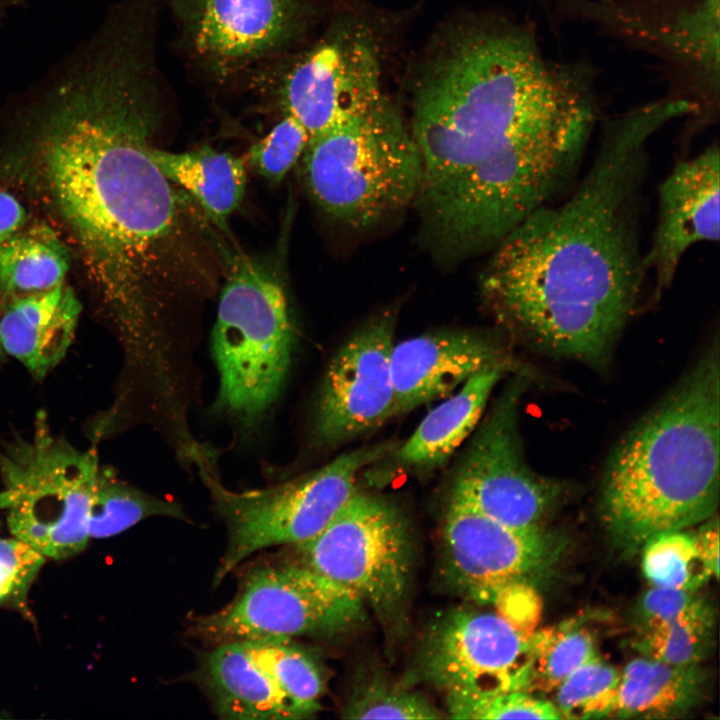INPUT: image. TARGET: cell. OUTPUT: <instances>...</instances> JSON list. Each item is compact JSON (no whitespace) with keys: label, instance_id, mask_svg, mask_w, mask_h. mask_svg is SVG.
<instances>
[{"label":"cell","instance_id":"cell-4","mask_svg":"<svg viewBox=\"0 0 720 720\" xmlns=\"http://www.w3.org/2000/svg\"><path fill=\"white\" fill-rule=\"evenodd\" d=\"M718 338L694 367L627 432L601 484L600 515L625 553L653 536L708 520L719 502Z\"/></svg>","mask_w":720,"mask_h":720},{"label":"cell","instance_id":"cell-29","mask_svg":"<svg viewBox=\"0 0 720 720\" xmlns=\"http://www.w3.org/2000/svg\"><path fill=\"white\" fill-rule=\"evenodd\" d=\"M642 569L652 586L697 591L711 577L697 546L695 532L667 531L642 547Z\"/></svg>","mask_w":720,"mask_h":720},{"label":"cell","instance_id":"cell-2","mask_svg":"<svg viewBox=\"0 0 720 720\" xmlns=\"http://www.w3.org/2000/svg\"><path fill=\"white\" fill-rule=\"evenodd\" d=\"M677 115L661 97L610 119L568 198L534 211L494 248L483 296L527 344L594 367L610 359L648 273L638 231L647 144Z\"/></svg>","mask_w":720,"mask_h":720},{"label":"cell","instance_id":"cell-32","mask_svg":"<svg viewBox=\"0 0 720 720\" xmlns=\"http://www.w3.org/2000/svg\"><path fill=\"white\" fill-rule=\"evenodd\" d=\"M713 624L710 606L676 621L640 630L635 648L641 655L670 665H699L711 647Z\"/></svg>","mask_w":720,"mask_h":720},{"label":"cell","instance_id":"cell-26","mask_svg":"<svg viewBox=\"0 0 720 720\" xmlns=\"http://www.w3.org/2000/svg\"><path fill=\"white\" fill-rule=\"evenodd\" d=\"M69 255L46 226L23 227L0 244V290L16 297L64 283Z\"/></svg>","mask_w":720,"mask_h":720},{"label":"cell","instance_id":"cell-6","mask_svg":"<svg viewBox=\"0 0 720 720\" xmlns=\"http://www.w3.org/2000/svg\"><path fill=\"white\" fill-rule=\"evenodd\" d=\"M300 161L315 205L355 230L374 227L414 203L423 181L409 124L385 95L367 111L311 137Z\"/></svg>","mask_w":720,"mask_h":720},{"label":"cell","instance_id":"cell-22","mask_svg":"<svg viewBox=\"0 0 720 720\" xmlns=\"http://www.w3.org/2000/svg\"><path fill=\"white\" fill-rule=\"evenodd\" d=\"M512 367L510 361L502 362L472 375L422 419L411 436L395 449L396 459L422 468L446 462L475 431L491 392Z\"/></svg>","mask_w":720,"mask_h":720},{"label":"cell","instance_id":"cell-13","mask_svg":"<svg viewBox=\"0 0 720 720\" xmlns=\"http://www.w3.org/2000/svg\"><path fill=\"white\" fill-rule=\"evenodd\" d=\"M527 380L519 375L483 420L462 458L450 493L482 515L516 529L542 525L567 492V484L527 464L518 429Z\"/></svg>","mask_w":720,"mask_h":720},{"label":"cell","instance_id":"cell-17","mask_svg":"<svg viewBox=\"0 0 720 720\" xmlns=\"http://www.w3.org/2000/svg\"><path fill=\"white\" fill-rule=\"evenodd\" d=\"M184 40L220 78L283 52L304 31V0H172Z\"/></svg>","mask_w":720,"mask_h":720},{"label":"cell","instance_id":"cell-15","mask_svg":"<svg viewBox=\"0 0 720 720\" xmlns=\"http://www.w3.org/2000/svg\"><path fill=\"white\" fill-rule=\"evenodd\" d=\"M566 541L543 525L516 529L449 499L441 530L444 576L478 605L492 604L509 587L551 576Z\"/></svg>","mask_w":720,"mask_h":720},{"label":"cell","instance_id":"cell-38","mask_svg":"<svg viewBox=\"0 0 720 720\" xmlns=\"http://www.w3.org/2000/svg\"><path fill=\"white\" fill-rule=\"evenodd\" d=\"M495 604L503 608L501 615L523 635L529 637L534 632L541 614V601L533 585H513Z\"/></svg>","mask_w":720,"mask_h":720},{"label":"cell","instance_id":"cell-16","mask_svg":"<svg viewBox=\"0 0 720 720\" xmlns=\"http://www.w3.org/2000/svg\"><path fill=\"white\" fill-rule=\"evenodd\" d=\"M381 80L375 33L359 21H344L287 69L279 102L311 138L373 107L385 95Z\"/></svg>","mask_w":720,"mask_h":720},{"label":"cell","instance_id":"cell-40","mask_svg":"<svg viewBox=\"0 0 720 720\" xmlns=\"http://www.w3.org/2000/svg\"><path fill=\"white\" fill-rule=\"evenodd\" d=\"M26 212L11 194L0 191V244L24 227Z\"/></svg>","mask_w":720,"mask_h":720},{"label":"cell","instance_id":"cell-39","mask_svg":"<svg viewBox=\"0 0 720 720\" xmlns=\"http://www.w3.org/2000/svg\"><path fill=\"white\" fill-rule=\"evenodd\" d=\"M697 532L695 538L700 554L712 573L713 577L719 575V526L717 518H709Z\"/></svg>","mask_w":720,"mask_h":720},{"label":"cell","instance_id":"cell-3","mask_svg":"<svg viewBox=\"0 0 720 720\" xmlns=\"http://www.w3.org/2000/svg\"><path fill=\"white\" fill-rule=\"evenodd\" d=\"M595 79L586 63L547 57L529 22L484 16L450 25L411 89L408 124L422 159L421 188L520 135L598 113Z\"/></svg>","mask_w":720,"mask_h":720},{"label":"cell","instance_id":"cell-23","mask_svg":"<svg viewBox=\"0 0 720 720\" xmlns=\"http://www.w3.org/2000/svg\"><path fill=\"white\" fill-rule=\"evenodd\" d=\"M147 153L173 184L186 192L206 219L221 232L245 195L247 173L242 158L208 145L170 152L152 143Z\"/></svg>","mask_w":720,"mask_h":720},{"label":"cell","instance_id":"cell-27","mask_svg":"<svg viewBox=\"0 0 720 720\" xmlns=\"http://www.w3.org/2000/svg\"><path fill=\"white\" fill-rule=\"evenodd\" d=\"M292 639L243 641L254 663L282 696L294 719L312 717L321 708L325 679L316 659Z\"/></svg>","mask_w":720,"mask_h":720},{"label":"cell","instance_id":"cell-9","mask_svg":"<svg viewBox=\"0 0 720 720\" xmlns=\"http://www.w3.org/2000/svg\"><path fill=\"white\" fill-rule=\"evenodd\" d=\"M393 444L344 453L321 468L275 485L231 490L207 455L196 461L213 506L227 530V545L214 575L220 584L245 559L277 545H303L318 536L358 490V473L383 458Z\"/></svg>","mask_w":720,"mask_h":720},{"label":"cell","instance_id":"cell-35","mask_svg":"<svg viewBox=\"0 0 720 720\" xmlns=\"http://www.w3.org/2000/svg\"><path fill=\"white\" fill-rule=\"evenodd\" d=\"M447 706L449 717L455 719H562L553 702L527 690L479 699L447 700Z\"/></svg>","mask_w":720,"mask_h":720},{"label":"cell","instance_id":"cell-12","mask_svg":"<svg viewBox=\"0 0 720 720\" xmlns=\"http://www.w3.org/2000/svg\"><path fill=\"white\" fill-rule=\"evenodd\" d=\"M365 605L300 563L254 567L224 607L193 617L192 636L210 644L299 636L333 637L358 624Z\"/></svg>","mask_w":720,"mask_h":720},{"label":"cell","instance_id":"cell-31","mask_svg":"<svg viewBox=\"0 0 720 720\" xmlns=\"http://www.w3.org/2000/svg\"><path fill=\"white\" fill-rule=\"evenodd\" d=\"M619 682L620 671L597 655L557 686L553 703L562 719L609 718Z\"/></svg>","mask_w":720,"mask_h":720},{"label":"cell","instance_id":"cell-1","mask_svg":"<svg viewBox=\"0 0 720 720\" xmlns=\"http://www.w3.org/2000/svg\"><path fill=\"white\" fill-rule=\"evenodd\" d=\"M153 48L136 28L100 25L20 96L44 184L128 355L209 288L222 247L147 153L161 121Z\"/></svg>","mask_w":720,"mask_h":720},{"label":"cell","instance_id":"cell-41","mask_svg":"<svg viewBox=\"0 0 720 720\" xmlns=\"http://www.w3.org/2000/svg\"><path fill=\"white\" fill-rule=\"evenodd\" d=\"M25 1L26 0H0V23L10 9L22 6Z\"/></svg>","mask_w":720,"mask_h":720},{"label":"cell","instance_id":"cell-36","mask_svg":"<svg viewBox=\"0 0 720 720\" xmlns=\"http://www.w3.org/2000/svg\"><path fill=\"white\" fill-rule=\"evenodd\" d=\"M45 560L15 537L0 538V606L26 609L28 592Z\"/></svg>","mask_w":720,"mask_h":720},{"label":"cell","instance_id":"cell-37","mask_svg":"<svg viewBox=\"0 0 720 720\" xmlns=\"http://www.w3.org/2000/svg\"><path fill=\"white\" fill-rule=\"evenodd\" d=\"M710 605L696 591L652 586L638 606L640 630L654 628L699 612Z\"/></svg>","mask_w":720,"mask_h":720},{"label":"cell","instance_id":"cell-24","mask_svg":"<svg viewBox=\"0 0 720 720\" xmlns=\"http://www.w3.org/2000/svg\"><path fill=\"white\" fill-rule=\"evenodd\" d=\"M203 680L217 715L227 720L294 719L243 641L215 645L205 657Z\"/></svg>","mask_w":720,"mask_h":720},{"label":"cell","instance_id":"cell-10","mask_svg":"<svg viewBox=\"0 0 720 720\" xmlns=\"http://www.w3.org/2000/svg\"><path fill=\"white\" fill-rule=\"evenodd\" d=\"M298 563L355 593L393 634L406 618L415 545L391 501L357 490L329 525L296 546Z\"/></svg>","mask_w":720,"mask_h":720},{"label":"cell","instance_id":"cell-34","mask_svg":"<svg viewBox=\"0 0 720 720\" xmlns=\"http://www.w3.org/2000/svg\"><path fill=\"white\" fill-rule=\"evenodd\" d=\"M309 135L292 116L284 114L273 128L249 149V164L269 183L281 182L300 160Z\"/></svg>","mask_w":720,"mask_h":720},{"label":"cell","instance_id":"cell-33","mask_svg":"<svg viewBox=\"0 0 720 720\" xmlns=\"http://www.w3.org/2000/svg\"><path fill=\"white\" fill-rule=\"evenodd\" d=\"M352 719H438L439 711L422 695L373 677L360 684L342 710Z\"/></svg>","mask_w":720,"mask_h":720},{"label":"cell","instance_id":"cell-20","mask_svg":"<svg viewBox=\"0 0 720 720\" xmlns=\"http://www.w3.org/2000/svg\"><path fill=\"white\" fill-rule=\"evenodd\" d=\"M509 361L495 337L472 331L424 334L394 344V415L445 398L484 367Z\"/></svg>","mask_w":720,"mask_h":720},{"label":"cell","instance_id":"cell-11","mask_svg":"<svg viewBox=\"0 0 720 720\" xmlns=\"http://www.w3.org/2000/svg\"><path fill=\"white\" fill-rule=\"evenodd\" d=\"M547 4L657 58L671 76V93L697 107V123L717 119L720 0H547Z\"/></svg>","mask_w":720,"mask_h":720},{"label":"cell","instance_id":"cell-42","mask_svg":"<svg viewBox=\"0 0 720 720\" xmlns=\"http://www.w3.org/2000/svg\"><path fill=\"white\" fill-rule=\"evenodd\" d=\"M5 358V354L0 346V362Z\"/></svg>","mask_w":720,"mask_h":720},{"label":"cell","instance_id":"cell-19","mask_svg":"<svg viewBox=\"0 0 720 720\" xmlns=\"http://www.w3.org/2000/svg\"><path fill=\"white\" fill-rule=\"evenodd\" d=\"M719 148L710 145L679 161L659 186V211L647 272L658 295L669 288L685 253L700 242H717L719 230Z\"/></svg>","mask_w":720,"mask_h":720},{"label":"cell","instance_id":"cell-14","mask_svg":"<svg viewBox=\"0 0 720 720\" xmlns=\"http://www.w3.org/2000/svg\"><path fill=\"white\" fill-rule=\"evenodd\" d=\"M418 672L446 700L532 691L529 637L501 614L462 607L430 627L418 656Z\"/></svg>","mask_w":720,"mask_h":720},{"label":"cell","instance_id":"cell-7","mask_svg":"<svg viewBox=\"0 0 720 720\" xmlns=\"http://www.w3.org/2000/svg\"><path fill=\"white\" fill-rule=\"evenodd\" d=\"M226 281L212 331L216 407L244 428L258 425L285 384L295 342L283 281L242 252L225 254Z\"/></svg>","mask_w":720,"mask_h":720},{"label":"cell","instance_id":"cell-25","mask_svg":"<svg viewBox=\"0 0 720 720\" xmlns=\"http://www.w3.org/2000/svg\"><path fill=\"white\" fill-rule=\"evenodd\" d=\"M699 665L675 666L641 655L620 671L609 718H670L695 706L703 696Z\"/></svg>","mask_w":720,"mask_h":720},{"label":"cell","instance_id":"cell-28","mask_svg":"<svg viewBox=\"0 0 720 720\" xmlns=\"http://www.w3.org/2000/svg\"><path fill=\"white\" fill-rule=\"evenodd\" d=\"M186 520L182 507L150 495L118 479L112 469L99 467L88 516V536H114L150 517Z\"/></svg>","mask_w":720,"mask_h":720},{"label":"cell","instance_id":"cell-18","mask_svg":"<svg viewBox=\"0 0 720 720\" xmlns=\"http://www.w3.org/2000/svg\"><path fill=\"white\" fill-rule=\"evenodd\" d=\"M393 334L392 315H378L332 357L315 412V434L320 443L344 442L395 416L391 372Z\"/></svg>","mask_w":720,"mask_h":720},{"label":"cell","instance_id":"cell-30","mask_svg":"<svg viewBox=\"0 0 720 720\" xmlns=\"http://www.w3.org/2000/svg\"><path fill=\"white\" fill-rule=\"evenodd\" d=\"M532 656V690L549 692L574 670L598 655L591 633L576 625L534 631L529 636Z\"/></svg>","mask_w":720,"mask_h":720},{"label":"cell","instance_id":"cell-5","mask_svg":"<svg viewBox=\"0 0 720 720\" xmlns=\"http://www.w3.org/2000/svg\"><path fill=\"white\" fill-rule=\"evenodd\" d=\"M597 116L583 114L520 135L421 188L416 202L434 248L452 259L495 248L571 179Z\"/></svg>","mask_w":720,"mask_h":720},{"label":"cell","instance_id":"cell-21","mask_svg":"<svg viewBox=\"0 0 720 720\" xmlns=\"http://www.w3.org/2000/svg\"><path fill=\"white\" fill-rule=\"evenodd\" d=\"M81 304L64 283L13 297L0 313V346L36 379L65 357L77 328Z\"/></svg>","mask_w":720,"mask_h":720},{"label":"cell","instance_id":"cell-8","mask_svg":"<svg viewBox=\"0 0 720 720\" xmlns=\"http://www.w3.org/2000/svg\"><path fill=\"white\" fill-rule=\"evenodd\" d=\"M99 467L94 450L53 435L40 413L30 435L0 447V510L11 535L53 560L82 552Z\"/></svg>","mask_w":720,"mask_h":720}]
</instances>
